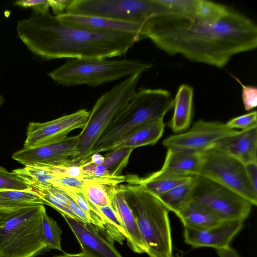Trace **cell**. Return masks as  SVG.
<instances>
[{
	"label": "cell",
	"mask_w": 257,
	"mask_h": 257,
	"mask_svg": "<svg viewBox=\"0 0 257 257\" xmlns=\"http://www.w3.org/2000/svg\"><path fill=\"white\" fill-rule=\"evenodd\" d=\"M142 37L170 55L180 54L192 61L222 68L234 55L256 48L257 27L251 20L230 8L213 22L156 15L145 22Z\"/></svg>",
	"instance_id": "obj_1"
},
{
	"label": "cell",
	"mask_w": 257,
	"mask_h": 257,
	"mask_svg": "<svg viewBox=\"0 0 257 257\" xmlns=\"http://www.w3.org/2000/svg\"><path fill=\"white\" fill-rule=\"evenodd\" d=\"M17 31L27 48L45 60L108 59L125 54L142 39L135 34L97 32L69 25L49 11L33 12L18 22Z\"/></svg>",
	"instance_id": "obj_2"
},
{
	"label": "cell",
	"mask_w": 257,
	"mask_h": 257,
	"mask_svg": "<svg viewBox=\"0 0 257 257\" xmlns=\"http://www.w3.org/2000/svg\"><path fill=\"white\" fill-rule=\"evenodd\" d=\"M122 185L149 257H172L169 210L153 194L130 180Z\"/></svg>",
	"instance_id": "obj_3"
},
{
	"label": "cell",
	"mask_w": 257,
	"mask_h": 257,
	"mask_svg": "<svg viewBox=\"0 0 257 257\" xmlns=\"http://www.w3.org/2000/svg\"><path fill=\"white\" fill-rule=\"evenodd\" d=\"M173 105L170 93L166 90L143 88L136 91L98 139L89 156L109 151L130 131L145 122L165 116Z\"/></svg>",
	"instance_id": "obj_4"
},
{
	"label": "cell",
	"mask_w": 257,
	"mask_h": 257,
	"mask_svg": "<svg viewBox=\"0 0 257 257\" xmlns=\"http://www.w3.org/2000/svg\"><path fill=\"white\" fill-rule=\"evenodd\" d=\"M43 204L0 210V257H35L47 246L42 232Z\"/></svg>",
	"instance_id": "obj_5"
},
{
	"label": "cell",
	"mask_w": 257,
	"mask_h": 257,
	"mask_svg": "<svg viewBox=\"0 0 257 257\" xmlns=\"http://www.w3.org/2000/svg\"><path fill=\"white\" fill-rule=\"evenodd\" d=\"M153 65L126 59H71L49 73L57 83L65 86L86 85L95 87L148 71Z\"/></svg>",
	"instance_id": "obj_6"
},
{
	"label": "cell",
	"mask_w": 257,
	"mask_h": 257,
	"mask_svg": "<svg viewBox=\"0 0 257 257\" xmlns=\"http://www.w3.org/2000/svg\"><path fill=\"white\" fill-rule=\"evenodd\" d=\"M143 73L133 74L104 93L89 111L88 121L78 134L76 164L89 157L95 143L135 93Z\"/></svg>",
	"instance_id": "obj_7"
},
{
	"label": "cell",
	"mask_w": 257,
	"mask_h": 257,
	"mask_svg": "<svg viewBox=\"0 0 257 257\" xmlns=\"http://www.w3.org/2000/svg\"><path fill=\"white\" fill-rule=\"evenodd\" d=\"M65 13L141 23L166 14L158 0H73Z\"/></svg>",
	"instance_id": "obj_8"
},
{
	"label": "cell",
	"mask_w": 257,
	"mask_h": 257,
	"mask_svg": "<svg viewBox=\"0 0 257 257\" xmlns=\"http://www.w3.org/2000/svg\"><path fill=\"white\" fill-rule=\"evenodd\" d=\"M199 176L230 190L256 206L257 190L247 177L245 165L226 154L215 149L205 151Z\"/></svg>",
	"instance_id": "obj_9"
},
{
	"label": "cell",
	"mask_w": 257,
	"mask_h": 257,
	"mask_svg": "<svg viewBox=\"0 0 257 257\" xmlns=\"http://www.w3.org/2000/svg\"><path fill=\"white\" fill-rule=\"evenodd\" d=\"M191 201L206 207L222 220L244 221L253 206L236 193L200 176L195 177Z\"/></svg>",
	"instance_id": "obj_10"
},
{
	"label": "cell",
	"mask_w": 257,
	"mask_h": 257,
	"mask_svg": "<svg viewBox=\"0 0 257 257\" xmlns=\"http://www.w3.org/2000/svg\"><path fill=\"white\" fill-rule=\"evenodd\" d=\"M237 131L228 127L220 121L200 119L188 131L167 137L162 144L167 148L202 152L214 149L221 140Z\"/></svg>",
	"instance_id": "obj_11"
},
{
	"label": "cell",
	"mask_w": 257,
	"mask_h": 257,
	"mask_svg": "<svg viewBox=\"0 0 257 257\" xmlns=\"http://www.w3.org/2000/svg\"><path fill=\"white\" fill-rule=\"evenodd\" d=\"M78 135L67 137L56 142L28 148H23L12 158L26 166H60L76 164L79 156Z\"/></svg>",
	"instance_id": "obj_12"
},
{
	"label": "cell",
	"mask_w": 257,
	"mask_h": 257,
	"mask_svg": "<svg viewBox=\"0 0 257 257\" xmlns=\"http://www.w3.org/2000/svg\"><path fill=\"white\" fill-rule=\"evenodd\" d=\"M89 116V111L81 109L49 121L31 122L27 127L24 148L36 147L63 139L71 131L83 128Z\"/></svg>",
	"instance_id": "obj_13"
},
{
	"label": "cell",
	"mask_w": 257,
	"mask_h": 257,
	"mask_svg": "<svg viewBox=\"0 0 257 257\" xmlns=\"http://www.w3.org/2000/svg\"><path fill=\"white\" fill-rule=\"evenodd\" d=\"M243 221L222 220L213 226L194 229L184 227L185 242L194 248L213 247L217 249L229 245L233 238L241 230Z\"/></svg>",
	"instance_id": "obj_14"
},
{
	"label": "cell",
	"mask_w": 257,
	"mask_h": 257,
	"mask_svg": "<svg viewBox=\"0 0 257 257\" xmlns=\"http://www.w3.org/2000/svg\"><path fill=\"white\" fill-rule=\"evenodd\" d=\"M73 231L81 248L88 257H122L113 246L89 223L62 215Z\"/></svg>",
	"instance_id": "obj_15"
},
{
	"label": "cell",
	"mask_w": 257,
	"mask_h": 257,
	"mask_svg": "<svg viewBox=\"0 0 257 257\" xmlns=\"http://www.w3.org/2000/svg\"><path fill=\"white\" fill-rule=\"evenodd\" d=\"M66 24L93 31L135 34L142 39L145 23L110 19L102 17L64 13L56 15Z\"/></svg>",
	"instance_id": "obj_16"
},
{
	"label": "cell",
	"mask_w": 257,
	"mask_h": 257,
	"mask_svg": "<svg viewBox=\"0 0 257 257\" xmlns=\"http://www.w3.org/2000/svg\"><path fill=\"white\" fill-rule=\"evenodd\" d=\"M110 201L124 230L128 246L136 253H147L137 220L126 200L122 185L112 187Z\"/></svg>",
	"instance_id": "obj_17"
},
{
	"label": "cell",
	"mask_w": 257,
	"mask_h": 257,
	"mask_svg": "<svg viewBox=\"0 0 257 257\" xmlns=\"http://www.w3.org/2000/svg\"><path fill=\"white\" fill-rule=\"evenodd\" d=\"M244 165L257 163V127L236 133L221 140L215 147Z\"/></svg>",
	"instance_id": "obj_18"
},
{
	"label": "cell",
	"mask_w": 257,
	"mask_h": 257,
	"mask_svg": "<svg viewBox=\"0 0 257 257\" xmlns=\"http://www.w3.org/2000/svg\"><path fill=\"white\" fill-rule=\"evenodd\" d=\"M204 159V152L168 148L162 170L183 176H199Z\"/></svg>",
	"instance_id": "obj_19"
},
{
	"label": "cell",
	"mask_w": 257,
	"mask_h": 257,
	"mask_svg": "<svg viewBox=\"0 0 257 257\" xmlns=\"http://www.w3.org/2000/svg\"><path fill=\"white\" fill-rule=\"evenodd\" d=\"M164 116L145 122L131 130L110 149H135L156 144L162 137L165 127Z\"/></svg>",
	"instance_id": "obj_20"
},
{
	"label": "cell",
	"mask_w": 257,
	"mask_h": 257,
	"mask_svg": "<svg viewBox=\"0 0 257 257\" xmlns=\"http://www.w3.org/2000/svg\"><path fill=\"white\" fill-rule=\"evenodd\" d=\"M193 89L187 84L180 85L174 101V113L169 126L175 133H183L190 125L193 110Z\"/></svg>",
	"instance_id": "obj_21"
},
{
	"label": "cell",
	"mask_w": 257,
	"mask_h": 257,
	"mask_svg": "<svg viewBox=\"0 0 257 257\" xmlns=\"http://www.w3.org/2000/svg\"><path fill=\"white\" fill-rule=\"evenodd\" d=\"M194 177L180 175L160 169L144 178L133 176H130L129 179L158 196L177 186L191 181Z\"/></svg>",
	"instance_id": "obj_22"
},
{
	"label": "cell",
	"mask_w": 257,
	"mask_h": 257,
	"mask_svg": "<svg viewBox=\"0 0 257 257\" xmlns=\"http://www.w3.org/2000/svg\"><path fill=\"white\" fill-rule=\"evenodd\" d=\"M184 227L203 229L215 225L222 221L206 207L190 202L177 215Z\"/></svg>",
	"instance_id": "obj_23"
},
{
	"label": "cell",
	"mask_w": 257,
	"mask_h": 257,
	"mask_svg": "<svg viewBox=\"0 0 257 257\" xmlns=\"http://www.w3.org/2000/svg\"><path fill=\"white\" fill-rule=\"evenodd\" d=\"M29 187L41 198L44 204L53 207L62 215L79 219L69 207L66 194L60 188L52 184L31 185Z\"/></svg>",
	"instance_id": "obj_24"
},
{
	"label": "cell",
	"mask_w": 257,
	"mask_h": 257,
	"mask_svg": "<svg viewBox=\"0 0 257 257\" xmlns=\"http://www.w3.org/2000/svg\"><path fill=\"white\" fill-rule=\"evenodd\" d=\"M44 202L31 189L28 190H0V210L22 208Z\"/></svg>",
	"instance_id": "obj_25"
},
{
	"label": "cell",
	"mask_w": 257,
	"mask_h": 257,
	"mask_svg": "<svg viewBox=\"0 0 257 257\" xmlns=\"http://www.w3.org/2000/svg\"><path fill=\"white\" fill-rule=\"evenodd\" d=\"M195 177L157 197L169 211L177 215L191 201Z\"/></svg>",
	"instance_id": "obj_26"
},
{
	"label": "cell",
	"mask_w": 257,
	"mask_h": 257,
	"mask_svg": "<svg viewBox=\"0 0 257 257\" xmlns=\"http://www.w3.org/2000/svg\"><path fill=\"white\" fill-rule=\"evenodd\" d=\"M12 172L28 186L31 185H49L57 177L54 167L51 166H26Z\"/></svg>",
	"instance_id": "obj_27"
},
{
	"label": "cell",
	"mask_w": 257,
	"mask_h": 257,
	"mask_svg": "<svg viewBox=\"0 0 257 257\" xmlns=\"http://www.w3.org/2000/svg\"><path fill=\"white\" fill-rule=\"evenodd\" d=\"M230 8L225 5L213 2L199 0L193 18L200 20L213 22L224 16Z\"/></svg>",
	"instance_id": "obj_28"
},
{
	"label": "cell",
	"mask_w": 257,
	"mask_h": 257,
	"mask_svg": "<svg viewBox=\"0 0 257 257\" xmlns=\"http://www.w3.org/2000/svg\"><path fill=\"white\" fill-rule=\"evenodd\" d=\"M42 232L47 249L62 251L61 235L62 230L57 223L45 211L42 219Z\"/></svg>",
	"instance_id": "obj_29"
},
{
	"label": "cell",
	"mask_w": 257,
	"mask_h": 257,
	"mask_svg": "<svg viewBox=\"0 0 257 257\" xmlns=\"http://www.w3.org/2000/svg\"><path fill=\"white\" fill-rule=\"evenodd\" d=\"M134 149H116L106 154L102 164L111 175H120L122 170L126 166Z\"/></svg>",
	"instance_id": "obj_30"
},
{
	"label": "cell",
	"mask_w": 257,
	"mask_h": 257,
	"mask_svg": "<svg viewBox=\"0 0 257 257\" xmlns=\"http://www.w3.org/2000/svg\"><path fill=\"white\" fill-rule=\"evenodd\" d=\"M164 7L166 14L193 16L199 0H158Z\"/></svg>",
	"instance_id": "obj_31"
},
{
	"label": "cell",
	"mask_w": 257,
	"mask_h": 257,
	"mask_svg": "<svg viewBox=\"0 0 257 257\" xmlns=\"http://www.w3.org/2000/svg\"><path fill=\"white\" fill-rule=\"evenodd\" d=\"M30 188L13 172L0 166V190H28Z\"/></svg>",
	"instance_id": "obj_32"
},
{
	"label": "cell",
	"mask_w": 257,
	"mask_h": 257,
	"mask_svg": "<svg viewBox=\"0 0 257 257\" xmlns=\"http://www.w3.org/2000/svg\"><path fill=\"white\" fill-rule=\"evenodd\" d=\"M225 124L231 129H240L241 131L257 127L256 111L233 117L225 123Z\"/></svg>",
	"instance_id": "obj_33"
},
{
	"label": "cell",
	"mask_w": 257,
	"mask_h": 257,
	"mask_svg": "<svg viewBox=\"0 0 257 257\" xmlns=\"http://www.w3.org/2000/svg\"><path fill=\"white\" fill-rule=\"evenodd\" d=\"M242 87V99L244 108L250 110L257 105V88L254 86L245 85L234 75H232Z\"/></svg>",
	"instance_id": "obj_34"
},
{
	"label": "cell",
	"mask_w": 257,
	"mask_h": 257,
	"mask_svg": "<svg viewBox=\"0 0 257 257\" xmlns=\"http://www.w3.org/2000/svg\"><path fill=\"white\" fill-rule=\"evenodd\" d=\"M15 5L26 8H31L33 12H43L49 11L50 0H22L15 3Z\"/></svg>",
	"instance_id": "obj_35"
},
{
	"label": "cell",
	"mask_w": 257,
	"mask_h": 257,
	"mask_svg": "<svg viewBox=\"0 0 257 257\" xmlns=\"http://www.w3.org/2000/svg\"><path fill=\"white\" fill-rule=\"evenodd\" d=\"M71 1L69 0H50V8L56 15L65 13Z\"/></svg>",
	"instance_id": "obj_36"
},
{
	"label": "cell",
	"mask_w": 257,
	"mask_h": 257,
	"mask_svg": "<svg viewBox=\"0 0 257 257\" xmlns=\"http://www.w3.org/2000/svg\"><path fill=\"white\" fill-rule=\"evenodd\" d=\"M247 177L252 186L257 190V163H250L245 165Z\"/></svg>",
	"instance_id": "obj_37"
},
{
	"label": "cell",
	"mask_w": 257,
	"mask_h": 257,
	"mask_svg": "<svg viewBox=\"0 0 257 257\" xmlns=\"http://www.w3.org/2000/svg\"><path fill=\"white\" fill-rule=\"evenodd\" d=\"M216 250L219 257H240L229 245Z\"/></svg>",
	"instance_id": "obj_38"
},
{
	"label": "cell",
	"mask_w": 257,
	"mask_h": 257,
	"mask_svg": "<svg viewBox=\"0 0 257 257\" xmlns=\"http://www.w3.org/2000/svg\"><path fill=\"white\" fill-rule=\"evenodd\" d=\"M93 175L94 177H101L111 175L108 170L102 165H96Z\"/></svg>",
	"instance_id": "obj_39"
},
{
	"label": "cell",
	"mask_w": 257,
	"mask_h": 257,
	"mask_svg": "<svg viewBox=\"0 0 257 257\" xmlns=\"http://www.w3.org/2000/svg\"><path fill=\"white\" fill-rule=\"evenodd\" d=\"M90 161L96 165L102 164L104 160V157L99 153H94L89 157Z\"/></svg>",
	"instance_id": "obj_40"
},
{
	"label": "cell",
	"mask_w": 257,
	"mask_h": 257,
	"mask_svg": "<svg viewBox=\"0 0 257 257\" xmlns=\"http://www.w3.org/2000/svg\"><path fill=\"white\" fill-rule=\"evenodd\" d=\"M55 257H88L83 252L78 253H64L62 255H58Z\"/></svg>",
	"instance_id": "obj_41"
},
{
	"label": "cell",
	"mask_w": 257,
	"mask_h": 257,
	"mask_svg": "<svg viewBox=\"0 0 257 257\" xmlns=\"http://www.w3.org/2000/svg\"><path fill=\"white\" fill-rule=\"evenodd\" d=\"M4 99L2 95H0V106L4 103Z\"/></svg>",
	"instance_id": "obj_42"
}]
</instances>
